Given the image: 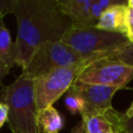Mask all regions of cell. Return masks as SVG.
<instances>
[{"mask_svg":"<svg viewBox=\"0 0 133 133\" xmlns=\"http://www.w3.org/2000/svg\"><path fill=\"white\" fill-rule=\"evenodd\" d=\"M127 3L119 2L107 8L104 14L101 16L100 20L98 21L96 27L105 31L122 33L127 35L129 32L127 19Z\"/></svg>","mask_w":133,"mask_h":133,"instance_id":"obj_8","label":"cell"},{"mask_svg":"<svg viewBox=\"0 0 133 133\" xmlns=\"http://www.w3.org/2000/svg\"><path fill=\"white\" fill-rule=\"evenodd\" d=\"M133 79V66L116 59L112 53L98 59L87 66L77 81L88 84H98L117 87L119 89Z\"/></svg>","mask_w":133,"mask_h":133,"instance_id":"obj_6","label":"cell"},{"mask_svg":"<svg viewBox=\"0 0 133 133\" xmlns=\"http://www.w3.org/2000/svg\"><path fill=\"white\" fill-rule=\"evenodd\" d=\"M82 60L84 58L62 41L46 43L37 48L22 73L31 79H37L59 68L78 63Z\"/></svg>","mask_w":133,"mask_h":133,"instance_id":"obj_5","label":"cell"},{"mask_svg":"<svg viewBox=\"0 0 133 133\" xmlns=\"http://www.w3.org/2000/svg\"><path fill=\"white\" fill-rule=\"evenodd\" d=\"M112 56L116 59L133 66V42H129L122 48L115 50L112 53Z\"/></svg>","mask_w":133,"mask_h":133,"instance_id":"obj_13","label":"cell"},{"mask_svg":"<svg viewBox=\"0 0 133 133\" xmlns=\"http://www.w3.org/2000/svg\"><path fill=\"white\" fill-rule=\"evenodd\" d=\"M127 3V2H126ZM126 19H127V25L128 29L133 28V7H130L127 5V12H126Z\"/></svg>","mask_w":133,"mask_h":133,"instance_id":"obj_18","label":"cell"},{"mask_svg":"<svg viewBox=\"0 0 133 133\" xmlns=\"http://www.w3.org/2000/svg\"><path fill=\"white\" fill-rule=\"evenodd\" d=\"M38 125L41 133H59L64 126V119L52 105L38 112Z\"/></svg>","mask_w":133,"mask_h":133,"instance_id":"obj_10","label":"cell"},{"mask_svg":"<svg viewBox=\"0 0 133 133\" xmlns=\"http://www.w3.org/2000/svg\"><path fill=\"white\" fill-rule=\"evenodd\" d=\"M58 10L73 23L89 25L90 8L95 0H55ZM90 26V25H89Z\"/></svg>","mask_w":133,"mask_h":133,"instance_id":"obj_9","label":"cell"},{"mask_svg":"<svg viewBox=\"0 0 133 133\" xmlns=\"http://www.w3.org/2000/svg\"><path fill=\"white\" fill-rule=\"evenodd\" d=\"M127 36H128V38L130 39V42H133V28L129 30V32H128V34H127Z\"/></svg>","mask_w":133,"mask_h":133,"instance_id":"obj_20","label":"cell"},{"mask_svg":"<svg viewBox=\"0 0 133 133\" xmlns=\"http://www.w3.org/2000/svg\"><path fill=\"white\" fill-rule=\"evenodd\" d=\"M107 133H123L122 131H119V130H117V129H111L110 131H108Z\"/></svg>","mask_w":133,"mask_h":133,"instance_id":"obj_21","label":"cell"},{"mask_svg":"<svg viewBox=\"0 0 133 133\" xmlns=\"http://www.w3.org/2000/svg\"><path fill=\"white\" fill-rule=\"evenodd\" d=\"M121 130L123 133H133V117H128L125 114L122 121Z\"/></svg>","mask_w":133,"mask_h":133,"instance_id":"obj_15","label":"cell"},{"mask_svg":"<svg viewBox=\"0 0 133 133\" xmlns=\"http://www.w3.org/2000/svg\"><path fill=\"white\" fill-rule=\"evenodd\" d=\"M64 104L68 108V110L72 114L80 113L84 110L85 107V102L84 100L75 91H73L71 88L66 91V96L64 98Z\"/></svg>","mask_w":133,"mask_h":133,"instance_id":"obj_12","label":"cell"},{"mask_svg":"<svg viewBox=\"0 0 133 133\" xmlns=\"http://www.w3.org/2000/svg\"><path fill=\"white\" fill-rule=\"evenodd\" d=\"M16 63L24 70L34 52L46 43L62 39L73 22L61 14L55 0H18L15 11Z\"/></svg>","mask_w":133,"mask_h":133,"instance_id":"obj_1","label":"cell"},{"mask_svg":"<svg viewBox=\"0 0 133 133\" xmlns=\"http://www.w3.org/2000/svg\"><path fill=\"white\" fill-rule=\"evenodd\" d=\"M18 0H0V19L7 14H14Z\"/></svg>","mask_w":133,"mask_h":133,"instance_id":"obj_14","label":"cell"},{"mask_svg":"<svg viewBox=\"0 0 133 133\" xmlns=\"http://www.w3.org/2000/svg\"><path fill=\"white\" fill-rule=\"evenodd\" d=\"M125 114H126V116H128V117H133V101L131 102L130 106H129L128 109L126 110Z\"/></svg>","mask_w":133,"mask_h":133,"instance_id":"obj_19","label":"cell"},{"mask_svg":"<svg viewBox=\"0 0 133 133\" xmlns=\"http://www.w3.org/2000/svg\"><path fill=\"white\" fill-rule=\"evenodd\" d=\"M9 71H10V68L3 60L0 59V87H3L2 82H3L4 78L6 77V75H8Z\"/></svg>","mask_w":133,"mask_h":133,"instance_id":"obj_17","label":"cell"},{"mask_svg":"<svg viewBox=\"0 0 133 133\" xmlns=\"http://www.w3.org/2000/svg\"><path fill=\"white\" fill-rule=\"evenodd\" d=\"M61 41L84 59L96 55H109L130 42L125 34L75 23L65 31Z\"/></svg>","mask_w":133,"mask_h":133,"instance_id":"obj_3","label":"cell"},{"mask_svg":"<svg viewBox=\"0 0 133 133\" xmlns=\"http://www.w3.org/2000/svg\"><path fill=\"white\" fill-rule=\"evenodd\" d=\"M71 89L78 94L85 102L84 110L81 112V116L104 114L112 109V98L119 90L117 87L88 84L76 81Z\"/></svg>","mask_w":133,"mask_h":133,"instance_id":"obj_7","label":"cell"},{"mask_svg":"<svg viewBox=\"0 0 133 133\" xmlns=\"http://www.w3.org/2000/svg\"><path fill=\"white\" fill-rule=\"evenodd\" d=\"M110 55V54H109ZM108 55H96L78 63L59 68L43 77L34 79L35 102L38 111L52 106L77 81L83 71L98 59Z\"/></svg>","mask_w":133,"mask_h":133,"instance_id":"obj_4","label":"cell"},{"mask_svg":"<svg viewBox=\"0 0 133 133\" xmlns=\"http://www.w3.org/2000/svg\"><path fill=\"white\" fill-rule=\"evenodd\" d=\"M0 102L8 108L7 121L11 133H41L34 79L21 73L14 82L0 88Z\"/></svg>","mask_w":133,"mask_h":133,"instance_id":"obj_2","label":"cell"},{"mask_svg":"<svg viewBox=\"0 0 133 133\" xmlns=\"http://www.w3.org/2000/svg\"><path fill=\"white\" fill-rule=\"evenodd\" d=\"M7 118H8V108L4 103L0 102V128L3 127Z\"/></svg>","mask_w":133,"mask_h":133,"instance_id":"obj_16","label":"cell"},{"mask_svg":"<svg viewBox=\"0 0 133 133\" xmlns=\"http://www.w3.org/2000/svg\"><path fill=\"white\" fill-rule=\"evenodd\" d=\"M0 59L3 60L10 69L17 65L15 43L11 41L10 32L5 27L2 19H0Z\"/></svg>","mask_w":133,"mask_h":133,"instance_id":"obj_11","label":"cell"},{"mask_svg":"<svg viewBox=\"0 0 133 133\" xmlns=\"http://www.w3.org/2000/svg\"><path fill=\"white\" fill-rule=\"evenodd\" d=\"M127 5L130 7H133V0H128L127 1Z\"/></svg>","mask_w":133,"mask_h":133,"instance_id":"obj_22","label":"cell"}]
</instances>
